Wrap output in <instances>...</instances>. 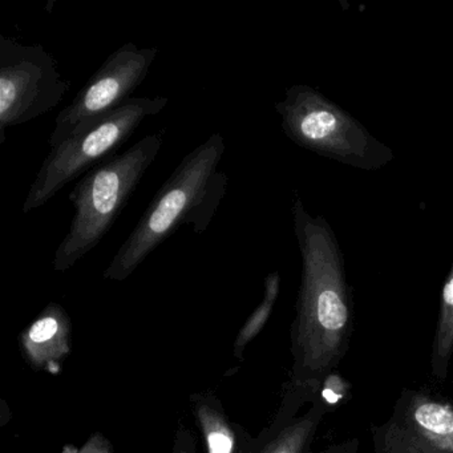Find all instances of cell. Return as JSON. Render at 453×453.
Segmentation results:
<instances>
[{
    "label": "cell",
    "instance_id": "9c48e42d",
    "mask_svg": "<svg viewBox=\"0 0 453 453\" xmlns=\"http://www.w3.org/2000/svg\"><path fill=\"white\" fill-rule=\"evenodd\" d=\"M453 354V275L442 291L441 315L434 335L432 351V373L436 378L447 376L448 365Z\"/></svg>",
    "mask_w": 453,
    "mask_h": 453
},
{
    "label": "cell",
    "instance_id": "7a4b0ae2",
    "mask_svg": "<svg viewBox=\"0 0 453 453\" xmlns=\"http://www.w3.org/2000/svg\"><path fill=\"white\" fill-rule=\"evenodd\" d=\"M163 140L161 134H148L81 177L68 196L75 214L55 253V272H67L99 245L157 157Z\"/></svg>",
    "mask_w": 453,
    "mask_h": 453
},
{
    "label": "cell",
    "instance_id": "52a82bcc",
    "mask_svg": "<svg viewBox=\"0 0 453 453\" xmlns=\"http://www.w3.org/2000/svg\"><path fill=\"white\" fill-rule=\"evenodd\" d=\"M70 320L65 310L50 303L22 334V349L34 367L49 368L67 354Z\"/></svg>",
    "mask_w": 453,
    "mask_h": 453
},
{
    "label": "cell",
    "instance_id": "5b68a950",
    "mask_svg": "<svg viewBox=\"0 0 453 453\" xmlns=\"http://www.w3.org/2000/svg\"><path fill=\"white\" fill-rule=\"evenodd\" d=\"M158 51L126 43L107 58L68 107L58 115L50 137L51 148L111 115L132 99L145 81Z\"/></svg>",
    "mask_w": 453,
    "mask_h": 453
},
{
    "label": "cell",
    "instance_id": "ba28073f",
    "mask_svg": "<svg viewBox=\"0 0 453 453\" xmlns=\"http://www.w3.org/2000/svg\"><path fill=\"white\" fill-rule=\"evenodd\" d=\"M326 403L319 402L298 420L291 421L258 453H304L311 442L315 429L325 415Z\"/></svg>",
    "mask_w": 453,
    "mask_h": 453
},
{
    "label": "cell",
    "instance_id": "277c9868",
    "mask_svg": "<svg viewBox=\"0 0 453 453\" xmlns=\"http://www.w3.org/2000/svg\"><path fill=\"white\" fill-rule=\"evenodd\" d=\"M70 81L41 44L0 38V144L6 129L22 126L55 110L70 91Z\"/></svg>",
    "mask_w": 453,
    "mask_h": 453
},
{
    "label": "cell",
    "instance_id": "30bf717a",
    "mask_svg": "<svg viewBox=\"0 0 453 453\" xmlns=\"http://www.w3.org/2000/svg\"><path fill=\"white\" fill-rule=\"evenodd\" d=\"M198 421L205 436L208 453H233L235 436L226 418L208 403L197 405Z\"/></svg>",
    "mask_w": 453,
    "mask_h": 453
},
{
    "label": "cell",
    "instance_id": "8fae6325",
    "mask_svg": "<svg viewBox=\"0 0 453 453\" xmlns=\"http://www.w3.org/2000/svg\"><path fill=\"white\" fill-rule=\"evenodd\" d=\"M278 291H280V275L277 273L267 275L265 280V296L264 301L261 302L256 311L253 312L248 322L245 323L238 334L237 341H235V351L237 357H241V351L243 347L262 330L272 314L273 307H274L275 301H277Z\"/></svg>",
    "mask_w": 453,
    "mask_h": 453
},
{
    "label": "cell",
    "instance_id": "6da1fadb",
    "mask_svg": "<svg viewBox=\"0 0 453 453\" xmlns=\"http://www.w3.org/2000/svg\"><path fill=\"white\" fill-rule=\"evenodd\" d=\"M225 150L224 137L214 134L182 158L104 270L105 280L120 282L131 277L182 225L196 234L208 229L226 193V174L219 171Z\"/></svg>",
    "mask_w": 453,
    "mask_h": 453
},
{
    "label": "cell",
    "instance_id": "7c38bea8",
    "mask_svg": "<svg viewBox=\"0 0 453 453\" xmlns=\"http://www.w3.org/2000/svg\"><path fill=\"white\" fill-rule=\"evenodd\" d=\"M107 447L108 444L105 440H100V441L91 440L81 453H108Z\"/></svg>",
    "mask_w": 453,
    "mask_h": 453
},
{
    "label": "cell",
    "instance_id": "3957f363",
    "mask_svg": "<svg viewBox=\"0 0 453 453\" xmlns=\"http://www.w3.org/2000/svg\"><path fill=\"white\" fill-rule=\"evenodd\" d=\"M168 102L164 96L132 97L86 131L51 148L31 185L23 213L46 205L65 185L108 160L145 119L158 115Z\"/></svg>",
    "mask_w": 453,
    "mask_h": 453
},
{
    "label": "cell",
    "instance_id": "8992f818",
    "mask_svg": "<svg viewBox=\"0 0 453 453\" xmlns=\"http://www.w3.org/2000/svg\"><path fill=\"white\" fill-rule=\"evenodd\" d=\"M376 453H453V407L420 392H408L391 420L379 428Z\"/></svg>",
    "mask_w": 453,
    "mask_h": 453
}]
</instances>
